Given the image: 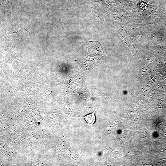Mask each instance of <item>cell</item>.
Listing matches in <instances>:
<instances>
[{
  "label": "cell",
  "mask_w": 166,
  "mask_h": 166,
  "mask_svg": "<svg viewBox=\"0 0 166 166\" xmlns=\"http://www.w3.org/2000/svg\"><path fill=\"white\" fill-rule=\"evenodd\" d=\"M96 110L92 113L85 116L84 118L86 122L89 124H94L95 121L96 117L95 114Z\"/></svg>",
  "instance_id": "1"
}]
</instances>
